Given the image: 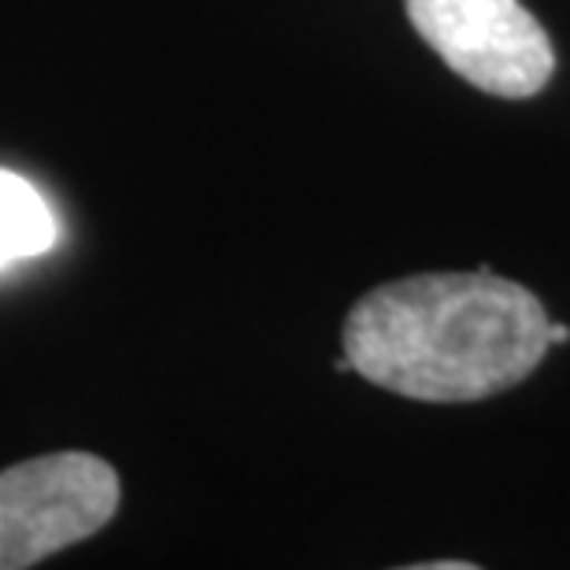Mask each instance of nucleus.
Returning a JSON list of instances; mask_svg holds the SVG:
<instances>
[{
    "instance_id": "1",
    "label": "nucleus",
    "mask_w": 570,
    "mask_h": 570,
    "mask_svg": "<svg viewBox=\"0 0 570 570\" xmlns=\"http://www.w3.org/2000/svg\"><path fill=\"white\" fill-rule=\"evenodd\" d=\"M549 323L527 285L474 275H415L371 289L345 318L352 371L426 404L485 401L530 379L549 352Z\"/></svg>"
},
{
    "instance_id": "2",
    "label": "nucleus",
    "mask_w": 570,
    "mask_h": 570,
    "mask_svg": "<svg viewBox=\"0 0 570 570\" xmlns=\"http://www.w3.org/2000/svg\"><path fill=\"white\" fill-rule=\"evenodd\" d=\"M116 466L52 452L0 471V570H22L94 538L119 511Z\"/></svg>"
},
{
    "instance_id": "3",
    "label": "nucleus",
    "mask_w": 570,
    "mask_h": 570,
    "mask_svg": "<svg viewBox=\"0 0 570 570\" xmlns=\"http://www.w3.org/2000/svg\"><path fill=\"white\" fill-rule=\"evenodd\" d=\"M407 19L463 82L522 100L549 86L556 52L519 0H404Z\"/></svg>"
},
{
    "instance_id": "4",
    "label": "nucleus",
    "mask_w": 570,
    "mask_h": 570,
    "mask_svg": "<svg viewBox=\"0 0 570 570\" xmlns=\"http://www.w3.org/2000/svg\"><path fill=\"white\" fill-rule=\"evenodd\" d=\"M56 242V219L27 178L0 170V267L41 256Z\"/></svg>"
},
{
    "instance_id": "5",
    "label": "nucleus",
    "mask_w": 570,
    "mask_h": 570,
    "mask_svg": "<svg viewBox=\"0 0 570 570\" xmlns=\"http://www.w3.org/2000/svg\"><path fill=\"white\" fill-rule=\"evenodd\" d=\"M563 341H570V326L549 323V345H563Z\"/></svg>"
},
{
    "instance_id": "6",
    "label": "nucleus",
    "mask_w": 570,
    "mask_h": 570,
    "mask_svg": "<svg viewBox=\"0 0 570 570\" xmlns=\"http://www.w3.org/2000/svg\"><path fill=\"white\" fill-rule=\"evenodd\" d=\"M474 563H426L423 570H471Z\"/></svg>"
}]
</instances>
